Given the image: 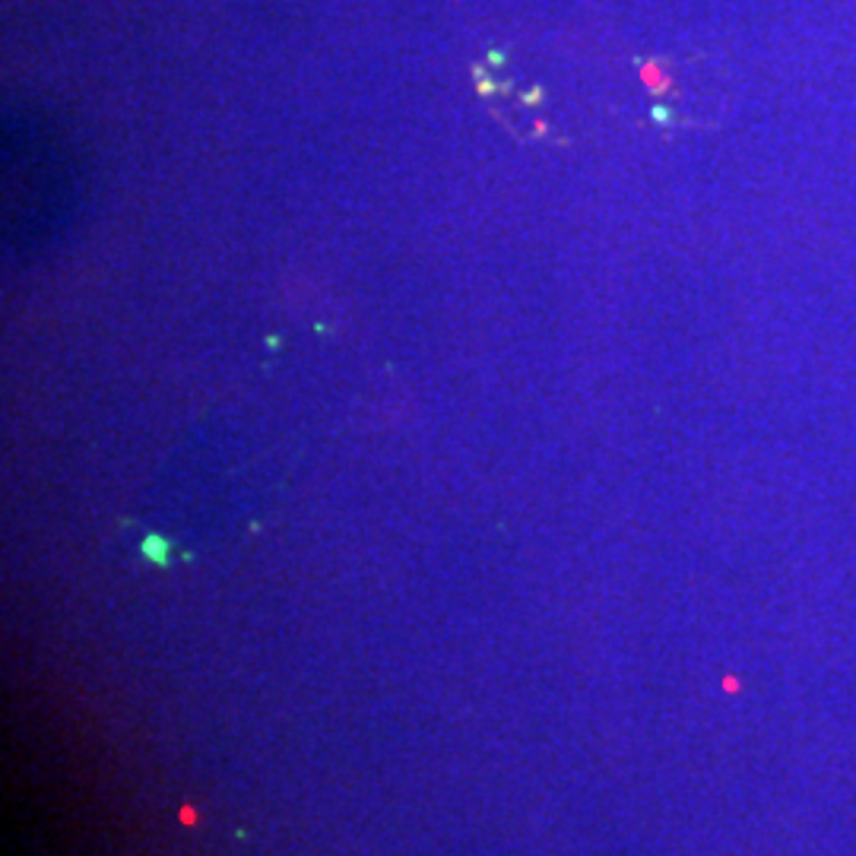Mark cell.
I'll use <instances>...</instances> for the list:
<instances>
[{"instance_id":"6da1fadb","label":"cell","mask_w":856,"mask_h":856,"mask_svg":"<svg viewBox=\"0 0 856 856\" xmlns=\"http://www.w3.org/2000/svg\"><path fill=\"white\" fill-rule=\"evenodd\" d=\"M143 555L153 558V562H159V565H165V562H169V546H165L162 539L150 536V539L143 543Z\"/></svg>"},{"instance_id":"7a4b0ae2","label":"cell","mask_w":856,"mask_h":856,"mask_svg":"<svg viewBox=\"0 0 856 856\" xmlns=\"http://www.w3.org/2000/svg\"><path fill=\"white\" fill-rule=\"evenodd\" d=\"M181 822H184V825H194V822H197V812H194L191 806H184V809H181Z\"/></svg>"}]
</instances>
